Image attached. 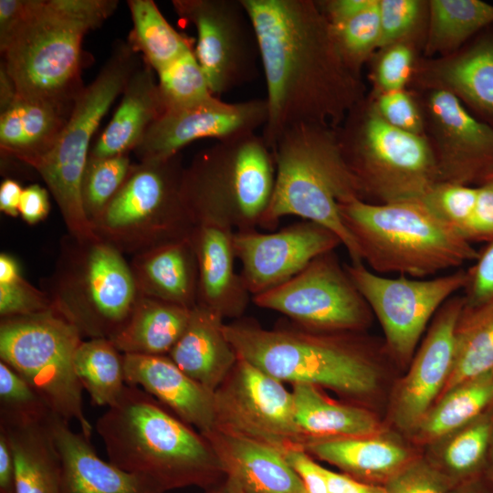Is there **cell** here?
Listing matches in <instances>:
<instances>
[{"label": "cell", "instance_id": "cell-19", "mask_svg": "<svg viewBox=\"0 0 493 493\" xmlns=\"http://www.w3.org/2000/svg\"><path fill=\"white\" fill-rule=\"evenodd\" d=\"M192 220L189 241L195 255L198 303L225 319H239L246 311L250 294L235 270L234 236L229 215L207 204L186 205Z\"/></svg>", "mask_w": 493, "mask_h": 493}, {"label": "cell", "instance_id": "cell-34", "mask_svg": "<svg viewBox=\"0 0 493 493\" xmlns=\"http://www.w3.org/2000/svg\"><path fill=\"white\" fill-rule=\"evenodd\" d=\"M488 372H493V299L474 306L464 304L456 330L454 362L443 392Z\"/></svg>", "mask_w": 493, "mask_h": 493}, {"label": "cell", "instance_id": "cell-32", "mask_svg": "<svg viewBox=\"0 0 493 493\" xmlns=\"http://www.w3.org/2000/svg\"><path fill=\"white\" fill-rule=\"evenodd\" d=\"M291 393L304 445L316 440L374 435L378 430L377 421L370 412L335 402L317 386L294 384Z\"/></svg>", "mask_w": 493, "mask_h": 493}, {"label": "cell", "instance_id": "cell-37", "mask_svg": "<svg viewBox=\"0 0 493 493\" xmlns=\"http://www.w3.org/2000/svg\"><path fill=\"white\" fill-rule=\"evenodd\" d=\"M74 369L83 390L99 406L114 404L127 385L124 354L110 339L82 341L75 352Z\"/></svg>", "mask_w": 493, "mask_h": 493}, {"label": "cell", "instance_id": "cell-58", "mask_svg": "<svg viewBox=\"0 0 493 493\" xmlns=\"http://www.w3.org/2000/svg\"><path fill=\"white\" fill-rule=\"evenodd\" d=\"M23 190L17 181L11 178L5 179L0 185V211L11 217L19 215Z\"/></svg>", "mask_w": 493, "mask_h": 493}, {"label": "cell", "instance_id": "cell-6", "mask_svg": "<svg viewBox=\"0 0 493 493\" xmlns=\"http://www.w3.org/2000/svg\"><path fill=\"white\" fill-rule=\"evenodd\" d=\"M224 331L239 358L282 383L350 395L377 386L376 366L353 332H318L294 323L268 330L242 318L225 323Z\"/></svg>", "mask_w": 493, "mask_h": 493}, {"label": "cell", "instance_id": "cell-41", "mask_svg": "<svg viewBox=\"0 0 493 493\" xmlns=\"http://www.w3.org/2000/svg\"><path fill=\"white\" fill-rule=\"evenodd\" d=\"M132 163L129 154L89 156L80 184L82 207L89 221H95L124 183Z\"/></svg>", "mask_w": 493, "mask_h": 493}, {"label": "cell", "instance_id": "cell-61", "mask_svg": "<svg viewBox=\"0 0 493 493\" xmlns=\"http://www.w3.org/2000/svg\"><path fill=\"white\" fill-rule=\"evenodd\" d=\"M484 477L493 484V433L488 447Z\"/></svg>", "mask_w": 493, "mask_h": 493}, {"label": "cell", "instance_id": "cell-38", "mask_svg": "<svg viewBox=\"0 0 493 493\" xmlns=\"http://www.w3.org/2000/svg\"><path fill=\"white\" fill-rule=\"evenodd\" d=\"M489 26H493L492 4L480 0H432L426 50H455Z\"/></svg>", "mask_w": 493, "mask_h": 493}, {"label": "cell", "instance_id": "cell-42", "mask_svg": "<svg viewBox=\"0 0 493 493\" xmlns=\"http://www.w3.org/2000/svg\"><path fill=\"white\" fill-rule=\"evenodd\" d=\"M330 28L342 58L357 73L361 64L379 47V0H374L368 8L349 20L330 26Z\"/></svg>", "mask_w": 493, "mask_h": 493}, {"label": "cell", "instance_id": "cell-14", "mask_svg": "<svg viewBox=\"0 0 493 493\" xmlns=\"http://www.w3.org/2000/svg\"><path fill=\"white\" fill-rule=\"evenodd\" d=\"M344 267L379 320L388 351L401 362L411 359L430 320L448 299L464 289L468 278L464 268L431 278H413L379 275L363 263Z\"/></svg>", "mask_w": 493, "mask_h": 493}, {"label": "cell", "instance_id": "cell-3", "mask_svg": "<svg viewBox=\"0 0 493 493\" xmlns=\"http://www.w3.org/2000/svg\"><path fill=\"white\" fill-rule=\"evenodd\" d=\"M117 0H26L23 16L0 47L1 66L19 97L76 101L85 35L116 10Z\"/></svg>", "mask_w": 493, "mask_h": 493}, {"label": "cell", "instance_id": "cell-9", "mask_svg": "<svg viewBox=\"0 0 493 493\" xmlns=\"http://www.w3.org/2000/svg\"><path fill=\"white\" fill-rule=\"evenodd\" d=\"M180 153L139 161L92 222L95 235L131 257L189 237L192 220L182 195Z\"/></svg>", "mask_w": 493, "mask_h": 493}, {"label": "cell", "instance_id": "cell-47", "mask_svg": "<svg viewBox=\"0 0 493 493\" xmlns=\"http://www.w3.org/2000/svg\"><path fill=\"white\" fill-rule=\"evenodd\" d=\"M422 6L417 0H379V47L403 41L416 26Z\"/></svg>", "mask_w": 493, "mask_h": 493}, {"label": "cell", "instance_id": "cell-29", "mask_svg": "<svg viewBox=\"0 0 493 493\" xmlns=\"http://www.w3.org/2000/svg\"><path fill=\"white\" fill-rule=\"evenodd\" d=\"M163 113L153 69L143 61L131 76L119 107L91 147L89 156L129 154Z\"/></svg>", "mask_w": 493, "mask_h": 493}, {"label": "cell", "instance_id": "cell-60", "mask_svg": "<svg viewBox=\"0 0 493 493\" xmlns=\"http://www.w3.org/2000/svg\"><path fill=\"white\" fill-rule=\"evenodd\" d=\"M204 491V493H243L239 484L230 477H226L219 484Z\"/></svg>", "mask_w": 493, "mask_h": 493}, {"label": "cell", "instance_id": "cell-55", "mask_svg": "<svg viewBox=\"0 0 493 493\" xmlns=\"http://www.w3.org/2000/svg\"><path fill=\"white\" fill-rule=\"evenodd\" d=\"M330 493H388L383 486L357 480L321 467Z\"/></svg>", "mask_w": 493, "mask_h": 493}, {"label": "cell", "instance_id": "cell-49", "mask_svg": "<svg viewBox=\"0 0 493 493\" xmlns=\"http://www.w3.org/2000/svg\"><path fill=\"white\" fill-rule=\"evenodd\" d=\"M372 105L388 124L422 135L424 121L421 113L414 100L404 89L380 93Z\"/></svg>", "mask_w": 493, "mask_h": 493}, {"label": "cell", "instance_id": "cell-33", "mask_svg": "<svg viewBox=\"0 0 493 493\" xmlns=\"http://www.w3.org/2000/svg\"><path fill=\"white\" fill-rule=\"evenodd\" d=\"M431 76L437 88L455 94L493 126V37L484 36L439 63Z\"/></svg>", "mask_w": 493, "mask_h": 493}, {"label": "cell", "instance_id": "cell-57", "mask_svg": "<svg viewBox=\"0 0 493 493\" xmlns=\"http://www.w3.org/2000/svg\"><path fill=\"white\" fill-rule=\"evenodd\" d=\"M0 493H16L15 462L6 435L0 429Z\"/></svg>", "mask_w": 493, "mask_h": 493}, {"label": "cell", "instance_id": "cell-54", "mask_svg": "<svg viewBox=\"0 0 493 493\" xmlns=\"http://www.w3.org/2000/svg\"><path fill=\"white\" fill-rule=\"evenodd\" d=\"M374 0L316 1L330 26L340 25L368 8Z\"/></svg>", "mask_w": 493, "mask_h": 493}, {"label": "cell", "instance_id": "cell-51", "mask_svg": "<svg viewBox=\"0 0 493 493\" xmlns=\"http://www.w3.org/2000/svg\"><path fill=\"white\" fill-rule=\"evenodd\" d=\"M466 238L471 243L493 240V179L477 184V201Z\"/></svg>", "mask_w": 493, "mask_h": 493}, {"label": "cell", "instance_id": "cell-25", "mask_svg": "<svg viewBox=\"0 0 493 493\" xmlns=\"http://www.w3.org/2000/svg\"><path fill=\"white\" fill-rule=\"evenodd\" d=\"M75 103L31 100L16 94L0 108L1 155L27 165L47 154L65 129Z\"/></svg>", "mask_w": 493, "mask_h": 493}, {"label": "cell", "instance_id": "cell-16", "mask_svg": "<svg viewBox=\"0 0 493 493\" xmlns=\"http://www.w3.org/2000/svg\"><path fill=\"white\" fill-rule=\"evenodd\" d=\"M178 17L194 26V53L217 98L255 79L257 40L242 0H173Z\"/></svg>", "mask_w": 493, "mask_h": 493}, {"label": "cell", "instance_id": "cell-5", "mask_svg": "<svg viewBox=\"0 0 493 493\" xmlns=\"http://www.w3.org/2000/svg\"><path fill=\"white\" fill-rule=\"evenodd\" d=\"M339 211L362 263L379 275L427 278L478 257L471 242L420 200L378 204L352 198L341 203Z\"/></svg>", "mask_w": 493, "mask_h": 493}, {"label": "cell", "instance_id": "cell-35", "mask_svg": "<svg viewBox=\"0 0 493 493\" xmlns=\"http://www.w3.org/2000/svg\"><path fill=\"white\" fill-rule=\"evenodd\" d=\"M132 29L128 43L158 72L194 49L192 41L176 31L152 0H128Z\"/></svg>", "mask_w": 493, "mask_h": 493}, {"label": "cell", "instance_id": "cell-56", "mask_svg": "<svg viewBox=\"0 0 493 493\" xmlns=\"http://www.w3.org/2000/svg\"><path fill=\"white\" fill-rule=\"evenodd\" d=\"M26 0H0V47L5 46L19 24Z\"/></svg>", "mask_w": 493, "mask_h": 493}, {"label": "cell", "instance_id": "cell-20", "mask_svg": "<svg viewBox=\"0 0 493 493\" xmlns=\"http://www.w3.org/2000/svg\"><path fill=\"white\" fill-rule=\"evenodd\" d=\"M440 181L473 185L493 174V126L467 111L452 92L436 88L428 99Z\"/></svg>", "mask_w": 493, "mask_h": 493}, {"label": "cell", "instance_id": "cell-7", "mask_svg": "<svg viewBox=\"0 0 493 493\" xmlns=\"http://www.w3.org/2000/svg\"><path fill=\"white\" fill-rule=\"evenodd\" d=\"M44 284L54 309L88 339H111L140 296L124 255L98 236H65Z\"/></svg>", "mask_w": 493, "mask_h": 493}, {"label": "cell", "instance_id": "cell-48", "mask_svg": "<svg viewBox=\"0 0 493 493\" xmlns=\"http://www.w3.org/2000/svg\"><path fill=\"white\" fill-rule=\"evenodd\" d=\"M414 65V52L400 41L384 47L374 68V81L380 93L404 89Z\"/></svg>", "mask_w": 493, "mask_h": 493}, {"label": "cell", "instance_id": "cell-44", "mask_svg": "<svg viewBox=\"0 0 493 493\" xmlns=\"http://www.w3.org/2000/svg\"><path fill=\"white\" fill-rule=\"evenodd\" d=\"M477 195V185L439 181L420 201L435 218L466 238Z\"/></svg>", "mask_w": 493, "mask_h": 493}, {"label": "cell", "instance_id": "cell-45", "mask_svg": "<svg viewBox=\"0 0 493 493\" xmlns=\"http://www.w3.org/2000/svg\"><path fill=\"white\" fill-rule=\"evenodd\" d=\"M53 414L40 394L21 375L0 361V415L47 420Z\"/></svg>", "mask_w": 493, "mask_h": 493}, {"label": "cell", "instance_id": "cell-53", "mask_svg": "<svg viewBox=\"0 0 493 493\" xmlns=\"http://www.w3.org/2000/svg\"><path fill=\"white\" fill-rule=\"evenodd\" d=\"M50 210L47 191L34 184L24 188L19 204V215L29 225L44 220Z\"/></svg>", "mask_w": 493, "mask_h": 493}, {"label": "cell", "instance_id": "cell-10", "mask_svg": "<svg viewBox=\"0 0 493 493\" xmlns=\"http://www.w3.org/2000/svg\"><path fill=\"white\" fill-rule=\"evenodd\" d=\"M337 131L362 198L378 204L421 200L440 181L435 152L420 134L388 124L371 105L358 103Z\"/></svg>", "mask_w": 493, "mask_h": 493}, {"label": "cell", "instance_id": "cell-18", "mask_svg": "<svg viewBox=\"0 0 493 493\" xmlns=\"http://www.w3.org/2000/svg\"><path fill=\"white\" fill-rule=\"evenodd\" d=\"M267 119L265 99L226 102L211 96L199 103L164 111L149 127L134 152L139 161L167 158L200 139L224 141L256 132Z\"/></svg>", "mask_w": 493, "mask_h": 493}, {"label": "cell", "instance_id": "cell-4", "mask_svg": "<svg viewBox=\"0 0 493 493\" xmlns=\"http://www.w3.org/2000/svg\"><path fill=\"white\" fill-rule=\"evenodd\" d=\"M272 152L275 187L258 226L270 230L287 215L299 216L331 230L351 263H362L339 211L341 203L363 198L342 153L338 132L324 124H295L280 134Z\"/></svg>", "mask_w": 493, "mask_h": 493}, {"label": "cell", "instance_id": "cell-26", "mask_svg": "<svg viewBox=\"0 0 493 493\" xmlns=\"http://www.w3.org/2000/svg\"><path fill=\"white\" fill-rule=\"evenodd\" d=\"M224 317L201 305L191 310L185 330L167 354L189 377L215 392L237 361L224 331Z\"/></svg>", "mask_w": 493, "mask_h": 493}, {"label": "cell", "instance_id": "cell-39", "mask_svg": "<svg viewBox=\"0 0 493 493\" xmlns=\"http://www.w3.org/2000/svg\"><path fill=\"white\" fill-rule=\"evenodd\" d=\"M493 433V405L457 430L443 453V474L454 487L484 476Z\"/></svg>", "mask_w": 493, "mask_h": 493}, {"label": "cell", "instance_id": "cell-12", "mask_svg": "<svg viewBox=\"0 0 493 493\" xmlns=\"http://www.w3.org/2000/svg\"><path fill=\"white\" fill-rule=\"evenodd\" d=\"M275 179L272 150L262 135L250 132L197 152L184 167L182 195L185 205L225 210L236 231L252 230L271 202Z\"/></svg>", "mask_w": 493, "mask_h": 493}, {"label": "cell", "instance_id": "cell-52", "mask_svg": "<svg viewBox=\"0 0 493 493\" xmlns=\"http://www.w3.org/2000/svg\"><path fill=\"white\" fill-rule=\"evenodd\" d=\"M283 456L300 478L307 493H330L321 466L303 448L289 449Z\"/></svg>", "mask_w": 493, "mask_h": 493}, {"label": "cell", "instance_id": "cell-2", "mask_svg": "<svg viewBox=\"0 0 493 493\" xmlns=\"http://www.w3.org/2000/svg\"><path fill=\"white\" fill-rule=\"evenodd\" d=\"M95 428L110 463L151 478L165 493L206 490L226 477L206 438L140 387L127 384Z\"/></svg>", "mask_w": 493, "mask_h": 493}, {"label": "cell", "instance_id": "cell-17", "mask_svg": "<svg viewBox=\"0 0 493 493\" xmlns=\"http://www.w3.org/2000/svg\"><path fill=\"white\" fill-rule=\"evenodd\" d=\"M342 246L329 228L303 220L273 233L236 231L240 277L250 296L268 291L302 271L315 257Z\"/></svg>", "mask_w": 493, "mask_h": 493}, {"label": "cell", "instance_id": "cell-13", "mask_svg": "<svg viewBox=\"0 0 493 493\" xmlns=\"http://www.w3.org/2000/svg\"><path fill=\"white\" fill-rule=\"evenodd\" d=\"M252 301L318 332H358L373 315L335 250L315 257L291 279L253 296Z\"/></svg>", "mask_w": 493, "mask_h": 493}, {"label": "cell", "instance_id": "cell-23", "mask_svg": "<svg viewBox=\"0 0 493 493\" xmlns=\"http://www.w3.org/2000/svg\"><path fill=\"white\" fill-rule=\"evenodd\" d=\"M51 429L61 467V493H165L151 478L100 458L90 439L54 414Z\"/></svg>", "mask_w": 493, "mask_h": 493}, {"label": "cell", "instance_id": "cell-43", "mask_svg": "<svg viewBox=\"0 0 493 493\" xmlns=\"http://www.w3.org/2000/svg\"><path fill=\"white\" fill-rule=\"evenodd\" d=\"M52 308L47 293L35 288L23 278L18 262L12 256L1 253V319L32 315Z\"/></svg>", "mask_w": 493, "mask_h": 493}, {"label": "cell", "instance_id": "cell-36", "mask_svg": "<svg viewBox=\"0 0 493 493\" xmlns=\"http://www.w3.org/2000/svg\"><path fill=\"white\" fill-rule=\"evenodd\" d=\"M493 405V372L463 382L445 393L417 430L423 437L439 438L466 426Z\"/></svg>", "mask_w": 493, "mask_h": 493}, {"label": "cell", "instance_id": "cell-28", "mask_svg": "<svg viewBox=\"0 0 493 493\" xmlns=\"http://www.w3.org/2000/svg\"><path fill=\"white\" fill-rule=\"evenodd\" d=\"M54 415V414H53ZM47 420L0 415L15 462L16 493H61L62 467Z\"/></svg>", "mask_w": 493, "mask_h": 493}, {"label": "cell", "instance_id": "cell-1", "mask_svg": "<svg viewBox=\"0 0 493 493\" xmlns=\"http://www.w3.org/2000/svg\"><path fill=\"white\" fill-rule=\"evenodd\" d=\"M255 29L264 73L272 150L299 123L339 124L362 101L359 77L342 58L330 26L311 0H242Z\"/></svg>", "mask_w": 493, "mask_h": 493}, {"label": "cell", "instance_id": "cell-24", "mask_svg": "<svg viewBox=\"0 0 493 493\" xmlns=\"http://www.w3.org/2000/svg\"><path fill=\"white\" fill-rule=\"evenodd\" d=\"M202 435L216 454L226 476L233 477L243 493H307L279 451L218 429Z\"/></svg>", "mask_w": 493, "mask_h": 493}, {"label": "cell", "instance_id": "cell-21", "mask_svg": "<svg viewBox=\"0 0 493 493\" xmlns=\"http://www.w3.org/2000/svg\"><path fill=\"white\" fill-rule=\"evenodd\" d=\"M464 304L463 295L456 294L438 309L401 383L394 420L404 430L417 428L446 383L454 362L456 330Z\"/></svg>", "mask_w": 493, "mask_h": 493}, {"label": "cell", "instance_id": "cell-46", "mask_svg": "<svg viewBox=\"0 0 493 493\" xmlns=\"http://www.w3.org/2000/svg\"><path fill=\"white\" fill-rule=\"evenodd\" d=\"M388 493H450L455 488L435 467L410 461L383 485Z\"/></svg>", "mask_w": 493, "mask_h": 493}, {"label": "cell", "instance_id": "cell-40", "mask_svg": "<svg viewBox=\"0 0 493 493\" xmlns=\"http://www.w3.org/2000/svg\"><path fill=\"white\" fill-rule=\"evenodd\" d=\"M157 74L163 112L185 108L214 96L194 49L160 69Z\"/></svg>", "mask_w": 493, "mask_h": 493}, {"label": "cell", "instance_id": "cell-27", "mask_svg": "<svg viewBox=\"0 0 493 493\" xmlns=\"http://www.w3.org/2000/svg\"><path fill=\"white\" fill-rule=\"evenodd\" d=\"M129 263L141 295L187 309L197 305L198 267L189 238L134 255Z\"/></svg>", "mask_w": 493, "mask_h": 493}, {"label": "cell", "instance_id": "cell-62", "mask_svg": "<svg viewBox=\"0 0 493 493\" xmlns=\"http://www.w3.org/2000/svg\"><path fill=\"white\" fill-rule=\"evenodd\" d=\"M490 179H493V174H492L491 177H490L489 179H488V180H490ZM488 180H487V181H488Z\"/></svg>", "mask_w": 493, "mask_h": 493}, {"label": "cell", "instance_id": "cell-11", "mask_svg": "<svg viewBox=\"0 0 493 493\" xmlns=\"http://www.w3.org/2000/svg\"><path fill=\"white\" fill-rule=\"evenodd\" d=\"M82 338L54 308L0 321V360L21 375L57 416L76 421L90 439L93 427L84 413L83 388L74 369Z\"/></svg>", "mask_w": 493, "mask_h": 493}, {"label": "cell", "instance_id": "cell-31", "mask_svg": "<svg viewBox=\"0 0 493 493\" xmlns=\"http://www.w3.org/2000/svg\"><path fill=\"white\" fill-rule=\"evenodd\" d=\"M191 310L140 294L128 320L110 340L123 354L167 355L185 330Z\"/></svg>", "mask_w": 493, "mask_h": 493}, {"label": "cell", "instance_id": "cell-22", "mask_svg": "<svg viewBox=\"0 0 493 493\" xmlns=\"http://www.w3.org/2000/svg\"><path fill=\"white\" fill-rule=\"evenodd\" d=\"M128 385L151 394L200 433L215 428L214 392L184 373L168 355L124 354Z\"/></svg>", "mask_w": 493, "mask_h": 493}, {"label": "cell", "instance_id": "cell-15", "mask_svg": "<svg viewBox=\"0 0 493 493\" xmlns=\"http://www.w3.org/2000/svg\"><path fill=\"white\" fill-rule=\"evenodd\" d=\"M214 429L259 442L282 455L303 448L292 393L246 360L237 358L214 392Z\"/></svg>", "mask_w": 493, "mask_h": 493}, {"label": "cell", "instance_id": "cell-30", "mask_svg": "<svg viewBox=\"0 0 493 493\" xmlns=\"http://www.w3.org/2000/svg\"><path fill=\"white\" fill-rule=\"evenodd\" d=\"M303 448L357 480L381 486L410 462L403 446L374 435L309 441Z\"/></svg>", "mask_w": 493, "mask_h": 493}, {"label": "cell", "instance_id": "cell-8", "mask_svg": "<svg viewBox=\"0 0 493 493\" xmlns=\"http://www.w3.org/2000/svg\"><path fill=\"white\" fill-rule=\"evenodd\" d=\"M137 54L128 42L114 44L97 77L78 97L71 116L53 148L27 164L46 183L68 235L77 239L97 236L82 207V174L93 135L141 63Z\"/></svg>", "mask_w": 493, "mask_h": 493}, {"label": "cell", "instance_id": "cell-50", "mask_svg": "<svg viewBox=\"0 0 493 493\" xmlns=\"http://www.w3.org/2000/svg\"><path fill=\"white\" fill-rule=\"evenodd\" d=\"M467 276L463 289L465 305L474 306L493 299V240L479 251Z\"/></svg>", "mask_w": 493, "mask_h": 493}, {"label": "cell", "instance_id": "cell-59", "mask_svg": "<svg viewBox=\"0 0 493 493\" xmlns=\"http://www.w3.org/2000/svg\"><path fill=\"white\" fill-rule=\"evenodd\" d=\"M450 493H493V484L482 476L455 487Z\"/></svg>", "mask_w": 493, "mask_h": 493}]
</instances>
